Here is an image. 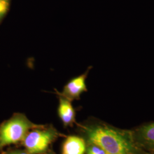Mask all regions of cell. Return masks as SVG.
Returning a JSON list of instances; mask_svg holds the SVG:
<instances>
[{
  "label": "cell",
  "mask_w": 154,
  "mask_h": 154,
  "mask_svg": "<svg viewBox=\"0 0 154 154\" xmlns=\"http://www.w3.org/2000/svg\"><path fill=\"white\" fill-rule=\"evenodd\" d=\"M48 154H56L55 153H54V152H49V153H48Z\"/></svg>",
  "instance_id": "obj_11"
},
{
  "label": "cell",
  "mask_w": 154,
  "mask_h": 154,
  "mask_svg": "<svg viewBox=\"0 0 154 154\" xmlns=\"http://www.w3.org/2000/svg\"><path fill=\"white\" fill-rule=\"evenodd\" d=\"M86 147L83 138L77 136H69L63 143L62 154H85Z\"/></svg>",
  "instance_id": "obj_7"
},
{
  "label": "cell",
  "mask_w": 154,
  "mask_h": 154,
  "mask_svg": "<svg viewBox=\"0 0 154 154\" xmlns=\"http://www.w3.org/2000/svg\"><path fill=\"white\" fill-rule=\"evenodd\" d=\"M6 154H29L26 150H16Z\"/></svg>",
  "instance_id": "obj_10"
},
{
  "label": "cell",
  "mask_w": 154,
  "mask_h": 154,
  "mask_svg": "<svg viewBox=\"0 0 154 154\" xmlns=\"http://www.w3.org/2000/svg\"><path fill=\"white\" fill-rule=\"evenodd\" d=\"M11 5V0H0V23L8 14Z\"/></svg>",
  "instance_id": "obj_8"
},
{
  "label": "cell",
  "mask_w": 154,
  "mask_h": 154,
  "mask_svg": "<svg viewBox=\"0 0 154 154\" xmlns=\"http://www.w3.org/2000/svg\"><path fill=\"white\" fill-rule=\"evenodd\" d=\"M92 68V66H89L85 72L72 78L65 85L61 93L55 90L57 94L72 102L80 99L82 94L88 91L86 81L88 72Z\"/></svg>",
  "instance_id": "obj_4"
},
{
  "label": "cell",
  "mask_w": 154,
  "mask_h": 154,
  "mask_svg": "<svg viewBox=\"0 0 154 154\" xmlns=\"http://www.w3.org/2000/svg\"><path fill=\"white\" fill-rule=\"evenodd\" d=\"M86 152V154H106L103 149H101L98 146L91 143H88Z\"/></svg>",
  "instance_id": "obj_9"
},
{
  "label": "cell",
  "mask_w": 154,
  "mask_h": 154,
  "mask_svg": "<svg viewBox=\"0 0 154 154\" xmlns=\"http://www.w3.org/2000/svg\"><path fill=\"white\" fill-rule=\"evenodd\" d=\"M134 139L138 146L149 151H154V123L140 127L132 131Z\"/></svg>",
  "instance_id": "obj_5"
},
{
  "label": "cell",
  "mask_w": 154,
  "mask_h": 154,
  "mask_svg": "<svg viewBox=\"0 0 154 154\" xmlns=\"http://www.w3.org/2000/svg\"><path fill=\"white\" fill-rule=\"evenodd\" d=\"M59 96L58 115L65 126H71L75 122V111L72 101Z\"/></svg>",
  "instance_id": "obj_6"
},
{
  "label": "cell",
  "mask_w": 154,
  "mask_h": 154,
  "mask_svg": "<svg viewBox=\"0 0 154 154\" xmlns=\"http://www.w3.org/2000/svg\"><path fill=\"white\" fill-rule=\"evenodd\" d=\"M41 126L33 123L24 114H15L0 128V148L22 142L31 130Z\"/></svg>",
  "instance_id": "obj_2"
},
{
  "label": "cell",
  "mask_w": 154,
  "mask_h": 154,
  "mask_svg": "<svg viewBox=\"0 0 154 154\" xmlns=\"http://www.w3.org/2000/svg\"><path fill=\"white\" fill-rule=\"evenodd\" d=\"M82 127L88 143L98 146L106 154H145L136 143L132 131L105 125Z\"/></svg>",
  "instance_id": "obj_1"
},
{
  "label": "cell",
  "mask_w": 154,
  "mask_h": 154,
  "mask_svg": "<svg viewBox=\"0 0 154 154\" xmlns=\"http://www.w3.org/2000/svg\"><path fill=\"white\" fill-rule=\"evenodd\" d=\"M59 136V132L53 127L42 126L31 130L22 143L29 154H45Z\"/></svg>",
  "instance_id": "obj_3"
}]
</instances>
